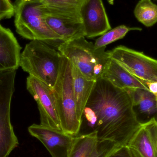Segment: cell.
I'll return each mask as SVG.
<instances>
[{
	"label": "cell",
	"instance_id": "277c9868",
	"mask_svg": "<svg viewBox=\"0 0 157 157\" xmlns=\"http://www.w3.org/2000/svg\"><path fill=\"white\" fill-rule=\"evenodd\" d=\"M43 7L42 0H16L14 15L17 32L29 40L62 41V38L45 22Z\"/></svg>",
	"mask_w": 157,
	"mask_h": 157
},
{
	"label": "cell",
	"instance_id": "6da1fadb",
	"mask_svg": "<svg viewBox=\"0 0 157 157\" xmlns=\"http://www.w3.org/2000/svg\"><path fill=\"white\" fill-rule=\"evenodd\" d=\"M86 122L97 134L98 141L108 140L126 146L142 126L133 109L132 96L105 78H98L85 106L81 123Z\"/></svg>",
	"mask_w": 157,
	"mask_h": 157
},
{
	"label": "cell",
	"instance_id": "44dd1931",
	"mask_svg": "<svg viewBox=\"0 0 157 157\" xmlns=\"http://www.w3.org/2000/svg\"><path fill=\"white\" fill-rule=\"evenodd\" d=\"M120 147L110 141H98L95 149L89 157H108Z\"/></svg>",
	"mask_w": 157,
	"mask_h": 157
},
{
	"label": "cell",
	"instance_id": "9c48e42d",
	"mask_svg": "<svg viewBox=\"0 0 157 157\" xmlns=\"http://www.w3.org/2000/svg\"><path fill=\"white\" fill-rule=\"evenodd\" d=\"M26 87L37 103L40 124L51 129L62 131L52 89L31 75L27 78Z\"/></svg>",
	"mask_w": 157,
	"mask_h": 157
},
{
	"label": "cell",
	"instance_id": "5b68a950",
	"mask_svg": "<svg viewBox=\"0 0 157 157\" xmlns=\"http://www.w3.org/2000/svg\"><path fill=\"white\" fill-rule=\"evenodd\" d=\"M52 90L62 130L73 136L78 135L81 130V123L76 113L71 66L70 61L63 56L59 76Z\"/></svg>",
	"mask_w": 157,
	"mask_h": 157
},
{
	"label": "cell",
	"instance_id": "3957f363",
	"mask_svg": "<svg viewBox=\"0 0 157 157\" xmlns=\"http://www.w3.org/2000/svg\"><path fill=\"white\" fill-rule=\"evenodd\" d=\"M62 56L41 40H31L21 53L20 67L29 75L54 87L59 76Z\"/></svg>",
	"mask_w": 157,
	"mask_h": 157
},
{
	"label": "cell",
	"instance_id": "5bb4252c",
	"mask_svg": "<svg viewBox=\"0 0 157 157\" xmlns=\"http://www.w3.org/2000/svg\"><path fill=\"white\" fill-rule=\"evenodd\" d=\"M132 96L133 109L138 122L146 124L153 121L157 122V102L155 95L147 90H126Z\"/></svg>",
	"mask_w": 157,
	"mask_h": 157
},
{
	"label": "cell",
	"instance_id": "8fae6325",
	"mask_svg": "<svg viewBox=\"0 0 157 157\" xmlns=\"http://www.w3.org/2000/svg\"><path fill=\"white\" fill-rule=\"evenodd\" d=\"M85 37L101 36L111 29L102 0H86L80 9Z\"/></svg>",
	"mask_w": 157,
	"mask_h": 157
},
{
	"label": "cell",
	"instance_id": "7c38bea8",
	"mask_svg": "<svg viewBox=\"0 0 157 157\" xmlns=\"http://www.w3.org/2000/svg\"><path fill=\"white\" fill-rule=\"evenodd\" d=\"M157 122L152 121L143 124L127 144L133 157H156L155 140Z\"/></svg>",
	"mask_w": 157,
	"mask_h": 157
},
{
	"label": "cell",
	"instance_id": "cb8c5ba5",
	"mask_svg": "<svg viewBox=\"0 0 157 157\" xmlns=\"http://www.w3.org/2000/svg\"><path fill=\"white\" fill-rule=\"evenodd\" d=\"M141 82L147 88L150 92L155 95L157 102V82L144 81H141Z\"/></svg>",
	"mask_w": 157,
	"mask_h": 157
},
{
	"label": "cell",
	"instance_id": "4fadbf2b",
	"mask_svg": "<svg viewBox=\"0 0 157 157\" xmlns=\"http://www.w3.org/2000/svg\"><path fill=\"white\" fill-rule=\"evenodd\" d=\"M21 50L12 31L0 24V73L18 69L20 66Z\"/></svg>",
	"mask_w": 157,
	"mask_h": 157
},
{
	"label": "cell",
	"instance_id": "7a4b0ae2",
	"mask_svg": "<svg viewBox=\"0 0 157 157\" xmlns=\"http://www.w3.org/2000/svg\"><path fill=\"white\" fill-rule=\"evenodd\" d=\"M106 47L97 48L83 36L62 42L58 51L75 65L87 79L97 81L102 77L110 58Z\"/></svg>",
	"mask_w": 157,
	"mask_h": 157
},
{
	"label": "cell",
	"instance_id": "2e32d148",
	"mask_svg": "<svg viewBox=\"0 0 157 157\" xmlns=\"http://www.w3.org/2000/svg\"><path fill=\"white\" fill-rule=\"evenodd\" d=\"M71 63L76 113L78 120L81 123L83 111L96 81L87 79L75 65Z\"/></svg>",
	"mask_w": 157,
	"mask_h": 157
},
{
	"label": "cell",
	"instance_id": "8992f818",
	"mask_svg": "<svg viewBox=\"0 0 157 157\" xmlns=\"http://www.w3.org/2000/svg\"><path fill=\"white\" fill-rule=\"evenodd\" d=\"M16 74V70L0 73V157H8L18 145L10 118Z\"/></svg>",
	"mask_w": 157,
	"mask_h": 157
},
{
	"label": "cell",
	"instance_id": "7402d4cb",
	"mask_svg": "<svg viewBox=\"0 0 157 157\" xmlns=\"http://www.w3.org/2000/svg\"><path fill=\"white\" fill-rule=\"evenodd\" d=\"M14 15V7L10 0H0V21L11 18Z\"/></svg>",
	"mask_w": 157,
	"mask_h": 157
},
{
	"label": "cell",
	"instance_id": "ac0fdd59",
	"mask_svg": "<svg viewBox=\"0 0 157 157\" xmlns=\"http://www.w3.org/2000/svg\"><path fill=\"white\" fill-rule=\"evenodd\" d=\"M136 19L147 27L157 23V5L152 0H140L134 10Z\"/></svg>",
	"mask_w": 157,
	"mask_h": 157
},
{
	"label": "cell",
	"instance_id": "52a82bcc",
	"mask_svg": "<svg viewBox=\"0 0 157 157\" xmlns=\"http://www.w3.org/2000/svg\"><path fill=\"white\" fill-rule=\"evenodd\" d=\"M111 59L118 62L141 81L157 82V60L124 46L109 51Z\"/></svg>",
	"mask_w": 157,
	"mask_h": 157
},
{
	"label": "cell",
	"instance_id": "4316f807",
	"mask_svg": "<svg viewBox=\"0 0 157 157\" xmlns=\"http://www.w3.org/2000/svg\"><path fill=\"white\" fill-rule=\"evenodd\" d=\"M156 1H157V0H156Z\"/></svg>",
	"mask_w": 157,
	"mask_h": 157
},
{
	"label": "cell",
	"instance_id": "603a6c76",
	"mask_svg": "<svg viewBox=\"0 0 157 157\" xmlns=\"http://www.w3.org/2000/svg\"><path fill=\"white\" fill-rule=\"evenodd\" d=\"M108 157H133L127 146L121 147Z\"/></svg>",
	"mask_w": 157,
	"mask_h": 157
},
{
	"label": "cell",
	"instance_id": "9a60e30c",
	"mask_svg": "<svg viewBox=\"0 0 157 157\" xmlns=\"http://www.w3.org/2000/svg\"><path fill=\"white\" fill-rule=\"evenodd\" d=\"M102 78L107 79L116 87L124 90L147 88L123 66L113 59H110Z\"/></svg>",
	"mask_w": 157,
	"mask_h": 157
},
{
	"label": "cell",
	"instance_id": "e0dca14e",
	"mask_svg": "<svg viewBox=\"0 0 157 157\" xmlns=\"http://www.w3.org/2000/svg\"><path fill=\"white\" fill-rule=\"evenodd\" d=\"M98 142L97 134L94 131L76 136L68 157H89Z\"/></svg>",
	"mask_w": 157,
	"mask_h": 157
},
{
	"label": "cell",
	"instance_id": "ba28073f",
	"mask_svg": "<svg viewBox=\"0 0 157 157\" xmlns=\"http://www.w3.org/2000/svg\"><path fill=\"white\" fill-rule=\"evenodd\" d=\"M43 17L49 27L62 38V42L86 36L80 11L49 7L43 3Z\"/></svg>",
	"mask_w": 157,
	"mask_h": 157
},
{
	"label": "cell",
	"instance_id": "d4e9b609",
	"mask_svg": "<svg viewBox=\"0 0 157 157\" xmlns=\"http://www.w3.org/2000/svg\"><path fill=\"white\" fill-rule=\"evenodd\" d=\"M155 151H156V156L157 157V132L156 134V136L155 140Z\"/></svg>",
	"mask_w": 157,
	"mask_h": 157
},
{
	"label": "cell",
	"instance_id": "d6986e66",
	"mask_svg": "<svg viewBox=\"0 0 157 157\" xmlns=\"http://www.w3.org/2000/svg\"><path fill=\"white\" fill-rule=\"evenodd\" d=\"M142 30L141 28L129 27L124 25H121L111 29L101 36L96 40L94 45L97 48L106 47L107 45L123 38L130 31L132 30L141 31Z\"/></svg>",
	"mask_w": 157,
	"mask_h": 157
},
{
	"label": "cell",
	"instance_id": "ffe728a7",
	"mask_svg": "<svg viewBox=\"0 0 157 157\" xmlns=\"http://www.w3.org/2000/svg\"><path fill=\"white\" fill-rule=\"evenodd\" d=\"M86 0H42L47 6L67 11H80Z\"/></svg>",
	"mask_w": 157,
	"mask_h": 157
},
{
	"label": "cell",
	"instance_id": "30bf717a",
	"mask_svg": "<svg viewBox=\"0 0 157 157\" xmlns=\"http://www.w3.org/2000/svg\"><path fill=\"white\" fill-rule=\"evenodd\" d=\"M29 132L39 140L52 157H68L75 136L41 125L34 124L28 127Z\"/></svg>",
	"mask_w": 157,
	"mask_h": 157
},
{
	"label": "cell",
	"instance_id": "484cf974",
	"mask_svg": "<svg viewBox=\"0 0 157 157\" xmlns=\"http://www.w3.org/2000/svg\"><path fill=\"white\" fill-rule=\"evenodd\" d=\"M26 1H31V0H26Z\"/></svg>",
	"mask_w": 157,
	"mask_h": 157
}]
</instances>
